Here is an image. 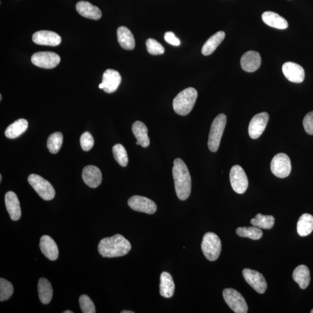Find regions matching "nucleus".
Returning a JSON list of instances; mask_svg holds the SVG:
<instances>
[{
  "label": "nucleus",
  "mask_w": 313,
  "mask_h": 313,
  "mask_svg": "<svg viewBox=\"0 0 313 313\" xmlns=\"http://www.w3.org/2000/svg\"><path fill=\"white\" fill-rule=\"evenodd\" d=\"M173 174L175 191L179 199L185 201L189 197L191 190V179L187 165L181 159L174 161Z\"/></svg>",
  "instance_id": "obj_1"
},
{
  "label": "nucleus",
  "mask_w": 313,
  "mask_h": 313,
  "mask_svg": "<svg viewBox=\"0 0 313 313\" xmlns=\"http://www.w3.org/2000/svg\"><path fill=\"white\" fill-rule=\"evenodd\" d=\"M131 250V244L121 235L102 239L98 245L99 253L103 257H117L125 255Z\"/></svg>",
  "instance_id": "obj_2"
},
{
  "label": "nucleus",
  "mask_w": 313,
  "mask_h": 313,
  "mask_svg": "<svg viewBox=\"0 0 313 313\" xmlns=\"http://www.w3.org/2000/svg\"><path fill=\"white\" fill-rule=\"evenodd\" d=\"M197 96V91L192 87L181 92L174 99L173 108L175 113L182 116L188 115L194 108Z\"/></svg>",
  "instance_id": "obj_3"
},
{
  "label": "nucleus",
  "mask_w": 313,
  "mask_h": 313,
  "mask_svg": "<svg viewBox=\"0 0 313 313\" xmlns=\"http://www.w3.org/2000/svg\"><path fill=\"white\" fill-rule=\"evenodd\" d=\"M201 249L208 260H217L221 252V241L216 234L212 232L206 233L203 237Z\"/></svg>",
  "instance_id": "obj_4"
},
{
  "label": "nucleus",
  "mask_w": 313,
  "mask_h": 313,
  "mask_svg": "<svg viewBox=\"0 0 313 313\" xmlns=\"http://www.w3.org/2000/svg\"><path fill=\"white\" fill-rule=\"evenodd\" d=\"M226 122V116L224 114H220L216 117L212 124L208 141L209 149L212 152H216L218 150Z\"/></svg>",
  "instance_id": "obj_5"
},
{
  "label": "nucleus",
  "mask_w": 313,
  "mask_h": 313,
  "mask_svg": "<svg viewBox=\"0 0 313 313\" xmlns=\"http://www.w3.org/2000/svg\"><path fill=\"white\" fill-rule=\"evenodd\" d=\"M28 182L34 190L44 200L50 201L56 195V191L49 182L36 174H31L28 177Z\"/></svg>",
  "instance_id": "obj_6"
},
{
  "label": "nucleus",
  "mask_w": 313,
  "mask_h": 313,
  "mask_svg": "<svg viewBox=\"0 0 313 313\" xmlns=\"http://www.w3.org/2000/svg\"><path fill=\"white\" fill-rule=\"evenodd\" d=\"M223 298L229 308L236 313H247L248 306L242 295L233 288H226L223 291Z\"/></svg>",
  "instance_id": "obj_7"
},
{
  "label": "nucleus",
  "mask_w": 313,
  "mask_h": 313,
  "mask_svg": "<svg viewBox=\"0 0 313 313\" xmlns=\"http://www.w3.org/2000/svg\"><path fill=\"white\" fill-rule=\"evenodd\" d=\"M270 169L275 176L278 178L288 177L292 169L290 157L285 153L277 154L271 161Z\"/></svg>",
  "instance_id": "obj_8"
},
{
  "label": "nucleus",
  "mask_w": 313,
  "mask_h": 313,
  "mask_svg": "<svg viewBox=\"0 0 313 313\" xmlns=\"http://www.w3.org/2000/svg\"><path fill=\"white\" fill-rule=\"evenodd\" d=\"M230 180L233 190L238 194H244L249 187V180L245 171L239 165H235L230 170Z\"/></svg>",
  "instance_id": "obj_9"
},
{
  "label": "nucleus",
  "mask_w": 313,
  "mask_h": 313,
  "mask_svg": "<svg viewBox=\"0 0 313 313\" xmlns=\"http://www.w3.org/2000/svg\"><path fill=\"white\" fill-rule=\"evenodd\" d=\"M31 61L37 67L51 69L59 64L61 58L53 52H39L33 55Z\"/></svg>",
  "instance_id": "obj_10"
},
{
  "label": "nucleus",
  "mask_w": 313,
  "mask_h": 313,
  "mask_svg": "<svg viewBox=\"0 0 313 313\" xmlns=\"http://www.w3.org/2000/svg\"><path fill=\"white\" fill-rule=\"evenodd\" d=\"M128 204L133 210L152 215L157 211V205L151 199L140 195H134L128 199Z\"/></svg>",
  "instance_id": "obj_11"
},
{
  "label": "nucleus",
  "mask_w": 313,
  "mask_h": 313,
  "mask_svg": "<svg viewBox=\"0 0 313 313\" xmlns=\"http://www.w3.org/2000/svg\"><path fill=\"white\" fill-rule=\"evenodd\" d=\"M243 275L247 283L258 293L263 294L266 292L267 284L262 274L255 270L245 269L243 271Z\"/></svg>",
  "instance_id": "obj_12"
},
{
  "label": "nucleus",
  "mask_w": 313,
  "mask_h": 313,
  "mask_svg": "<svg viewBox=\"0 0 313 313\" xmlns=\"http://www.w3.org/2000/svg\"><path fill=\"white\" fill-rule=\"evenodd\" d=\"M269 119V114L266 112L259 113L253 117L251 120L249 128V135L251 138H259L265 130Z\"/></svg>",
  "instance_id": "obj_13"
},
{
  "label": "nucleus",
  "mask_w": 313,
  "mask_h": 313,
  "mask_svg": "<svg viewBox=\"0 0 313 313\" xmlns=\"http://www.w3.org/2000/svg\"><path fill=\"white\" fill-rule=\"evenodd\" d=\"M121 81L122 77L118 71L108 69L103 73L102 82L99 87L105 92L112 94L118 89Z\"/></svg>",
  "instance_id": "obj_14"
},
{
  "label": "nucleus",
  "mask_w": 313,
  "mask_h": 313,
  "mask_svg": "<svg viewBox=\"0 0 313 313\" xmlns=\"http://www.w3.org/2000/svg\"><path fill=\"white\" fill-rule=\"evenodd\" d=\"M33 42L40 46L56 47L60 45L62 41L61 37L51 31L41 30L33 35Z\"/></svg>",
  "instance_id": "obj_15"
},
{
  "label": "nucleus",
  "mask_w": 313,
  "mask_h": 313,
  "mask_svg": "<svg viewBox=\"0 0 313 313\" xmlns=\"http://www.w3.org/2000/svg\"><path fill=\"white\" fill-rule=\"evenodd\" d=\"M282 70L285 77L292 82L301 83L304 80L305 73L304 68L297 63L288 62L283 65Z\"/></svg>",
  "instance_id": "obj_16"
},
{
  "label": "nucleus",
  "mask_w": 313,
  "mask_h": 313,
  "mask_svg": "<svg viewBox=\"0 0 313 313\" xmlns=\"http://www.w3.org/2000/svg\"><path fill=\"white\" fill-rule=\"evenodd\" d=\"M262 59L257 52L250 51L244 54L241 58L240 63L243 70L252 73L256 71L260 66Z\"/></svg>",
  "instance_id": "obj_17"
},
{
  "label": "nucleus",
  "mask_w": 313,
  "mask_h": 313,
  "mask_svg": "<svg viewBox=\"0 0 313 313\" xmlns=\"http://www.w3.org/2000/svg\"><path fill=\"white\" fill-rule=\"evenodd\" d=\"M82 177L84 183L91 188H98L102 183L101 172L96 166H88L84 167Z\"/></svg>",
  "instance_id": "obj_18"
},
{
  "label": "nucleus",
  "mask_w": 313,
  "mask_h": 313,
  "mask_svg": "<svg viewBox=\"0 0 313 313\" xmlns=\"http://www.w3.org/2000/svg\"><path fill=\"white\" fill-rule=\"evenodd\" d=\"M5 202L10 218L13 221H18L21 217V208L19 199L14 192L10 191L6 192Z\"/></svg>",
  "instance_id": "obj_19"
},
{
  "label": "nucleus",
  "mask_w": 313,
  "mask_h": 313,
  "mask_svg": "<svg viewBox=\"0 0 313 313\" xmlns=\"http://www.w3.org/2000/svg\"><path fill=\"white\" fill-rule=\"evenodd\" d=\"M40 247L44 256L50 260H56L59 256V250L57 244L49 236L41 237Z\"/></svg>",
  "instance_id": "obj_20"
},
{
  "label": "nucleus",
  "mask_w": 313,
  "mask_h": 313,
  "mask_svg": "<svg viewBox=\"0 0 313 313\" xmlns=\"http://www.w3.org/2000/svg\"><path fill=\"white\" fill-rule=\"evenodd\" d=\"M76 10L79 14L86 18L99 20L102 17L101 10L87 1H79L76 4Z\"/></svg>",
  "instance_id": "obj_21"
},
{
  "label": "nucleus",
  "mask_w": 313,
  "mask_h": 313,
  "mask_svg": "<svg viewBox=\"0 0 313 313\" xmlns=\"http://www.w3.org/2000/svg\"><path fill=\"white\" fill-rule=\"evenodd\" d=\"M262 19L264 23L273 28L284 30L288 27L287 20L277 13L264 12L262 15Z\"/></svg>",
  "instance_id": "obj_22"
},
{
  "label": "nucleus",
  "mask_w": 313,
  "mask_h": 313,
  "mask_svg": "<svg viewBox=\"0 0 313 313\" xmlns=\"http://www.w3.org/2000/svg\"><path fill=\"white\" fill-rule=\"evenodd\" d=\"M132 130L137 139V145L146 148L149 146L150 139L147 135L148 129L142 122L139 121L133 124Z\"/></svg>",
  "instance_id": "obj_23"
},
{
  "label": "nucleus",
  "mask_w": 313,
  "mask_h": 313,
  "mask_svg": "<svg viewBox=\"0 0 313 313\" xmlns=\"http://www.w3.org/2000/svg\"><path fill=\"white\" fill-rule=\"evenodd\" d=\"M118 41L123 49L133 50L135 47V41L132 33L125 26L119 27L118 29Z\"/></svg>",
  "instance_id": "obj_24"
},
{
  "label": "nucleus",
  "mask_w": 313,
  "mask_h": 313,
  "mask_svg": "<svg viewBox=\"0 0 313 313\" xmlns=\"http://www.w3.org/2000/svg\"><path fill=\"white\" fill-rule=\"evenodd\" d=\"M292 277L294 280L298 284L299 287L302 290H305L308 287L311 280L309 268L304 264H301L295 268Z\"/></svg>",
  "instance_id": "obj_25"
},
{
  "label": "nucleus",
  "mask_w": 313,
  "mask_h": 313,
  "mask_svg": "<svg viewBox=\"0 0 313 313\" xmlns=\"http://www.w3.org/2000/svg\"><path fill=\"white\" fill-rule=\"evenodd\" d=\"M175 283L170 273L163 272L160 276V294L163 297L170 298L174 295Z\"/></svg>",
  "instance_id": "obj_26"
},
{
  "label": "nucleus",
  "mask_w": 313,
  "mask_h": 313,
  "mask_svg": "<svg viewBox=\"0 0 313 313\" xmlns=\"http://www.w3.org/2000/svg\"><path fill=\"white\" fill-rule=\"evenodd\" d=\"M225 38V33L223 31L215 33L206 41L202 48L201 53L205 56H210L221 44Z\"/></svg>",
  "instance_id": "obj_27"
},
{
  "label": "nucleus",
  "mask_w": 313,
  "mask_h": 313,
  "mask_svg": "<svg viewBox=\"0 0 313 313\" xmlns=\"http://www.w3.org/2000/svg\"><path fill=\"white\" fill-rule=\"evenodd\" d=\"M38 292L41 303L44 305L50 304L53 297V289L50 282L46 278H41L39 280Z\"/></svg>",
  "instance_id": "obj_28"
},
{
  "label": "nucleus",
  "mask_w": 313,
  "mask_h": 313,
  "mask_svg": "<svg viewBox=\"0 0 313 313\" xmlns=\"http://www.w3.org/2000/svg\"><path fill=\"white\" fill-rule=\"evenodd\" d=\"M28 128V122L27 120L20 119L9 125L6 128L5 135L9 139H15L21 135Z\"/></svg>",
  "instance_id": "obj_29"
},
{
  "label": "nucleus",
  "mask_w": 313,
  "mask_h": 313,
  "mask_svg": "<svg viewBox=\"0 0 313 313\" xmlns=\"http://www.w3.org/2000/svg\"><path fill=\"white\" fill-rule=\"evenodd\" d=\"M313 230V216L309 214H303L297 223V232L301 237L309 236Z\"/></svg>",
  "instance_id": "obj_30"
},
{
  "label": "nucleus",
  "mask_w": 313,
  "mask_h": 313,
  "mask_svg": "<svg viewBox=\"0 0 313 313\" xmlns=\"http://www.w3.org/2000/svg\"><path fill=\"white\" fill-rule=\"evenodd\" d=\"M275 222L274 216L263 215L258 214L255 217L251 219L250 223L253 226L263 229H271L273 228Z\"/></svg>",
  "instance_id": "obj_31"
},
{
  "label": "nucleus",
  "mask_w": 313,
  "mask_h": 313,
  "mask_svg": "<svg viewBox=\"0 0 313 313\" xmlns=\"http://www.w3.org/2000/svg\"><path fill=\"white\" fill-rule=\"evenodd\" d=\"M236 234L241 237L257 240L262 238L263 232L257 227H240L236 230Z\"/></svg>",
  "instance_id": "obj_32"
},
{
  "label": "nucleus",
  "mask_w": 313,
  "mask_h": 313,
  "mask_svg": "<svg viewBox=\"0 0 313 313\" xmlns=\"http://www.w3.org/2000/svg\"><path fill=\"white\" fill-rule=\"evenodd\" d=\"M63 135L60 132H54L48 137L47 147L52 154L59 152L63 143Z\"/></svg>",
  "instance_id": "obj_33"
},
{
  "label": "nucleus",
  "mask_w": 313,
  "mask_h": 313,
  "mask_svg": "<svg viewBox=\"0 0 313 313\" xmlns=\"http://www.w3.org/2000/svg\"><path fill=\"white\" fill-rule=\"evenodd\" d=\"M113 154L115 159L120 166L125 167L128 163V157L125 147L121 144H116L113 147Z\"/></svg>",
  "instance_id": "obj_34"
},
{
  "label": "nucleus",
  "mask_w": 313,
  "mask_h": 313,
  "mask_svg": "<svg viewBox=\"0 0 313 313\" xmlns=\"http://www.w3.org/2000/svg\"><path fill=\"white\" fill-rule=\"evenodd\" d=\"M13 293V287L9 281L0 278V301L4 302L8 300Z\"/></svg>",
  "instance_id": "obj_35"
},
{
  "label": "nucleus",
  "mask_w": 313,
  "mask_h": 313,
  "mask_svg": "<svg viewBox=\"0 0 313 313\" xmlns=\"http://www.w3.org/2000/svg\"><path fill=\"white\" fill-rule=\"evenodd\" d=\"M146 47L148 53L153 56H159L163 54L165 52L164 47L157 41L149 39L146 41Z\"/></svg>",
  "instance_id": "obj_36"
},
{
  "label": "nucleus",
  "mask_w": 313,
  "mask_h": 313,
  "mask_svg": "<svg viewBox=\"0 0 313 313\" xmlns=\"http://www.w3.org/2000/svg\"><path fill=\"white\" fill-rule=\"evenodd\" d=\"M80 308L83 313H95L96 309L94 302L88 296L82 295L79 299Z\"/></svg>",
  "instance_id": "obj_37"
},
{
  "label": "nucleus",
  "mask_w": 313,
  "mask_h": 313,
  "mask_svg": "<svg viewBox=\"0 0 313 313\" xmlns=\"http://www.w3.org/2000/svg\"><path fill=\"white\" fill-rule=\"evenodd\" d=\"M80 144L84 151H88L91 150L94 145V139L90 133L85 132L82 133L80 137Z\"/></svg>",
  "instance_id": "obj_38"
},
{
  "label": "nucleus",
  "mask_w": 313,
  "mask_h": 313,
  "mask_svg": "<svg viewBox=\"0 0 313 313\" xmlns=\"http://www.w3.org/2000/svg\"><path fill=\"white\" fill-rule=\"evenodd\" d=\"M305 131L309 135H313V111L308 113L303 121Z\"/></svg>",
  "instance_id": "obj_39"
},
{
  "label": "nucleus",
  "mask_w": 313,
  "mask_h": 313,
  "mask_svg": "<svg viewBox=\"0 0 313 313\" xmlns=\"http://www.w3.org/2000/svg\"><path fill=\"white\" fill-rule=\"evenodd\" d=\"M164 39L167 43L174 46H179L181 44L180 40L172 32H168L165 34Z\"/></svg>",
  "instance_id": "obj_40"
},
{
  "label": "nucleus",
  "mask_w": 313,
  "mask_h": 313,
  "mask_svg": "<svg viewBox=\"0 0 313 313\" xmlns=\"http://www.w3.org/2000/svg\"><path fill=\"white\" fill-rule=\"evenodd\" d=\"M121 313H134V312L132 311H123L121 312Z\"/></svg>",
  "instance_id": "obj_41"
},
{
  "label": "nucleus",
  "mask_w": 313,
  "mask_h": 313,
  "mask_svg": "<svg viewBox=\"0 0 313 313\" xmlns=\"http://www.w3.org/2000/svg\"><path fill=\"white\" fill-rule=\"evenodd\" d=\"M63 313H73V312L70 311H66L63 312Z\"/></svg>",
  "instance_id": "obj_42"
},
{
  "label": "nucleus",
  "mask_w": 313,
  "mask_h": 313,
  "mask_svg": "<svg viewBox=\"0 0 313 313\" xmlns=\"http://www.w3.org/2000/svg\"><path fill=\"white\" fill-rule=\"evenodd\" d=\"M2 181V175H0V182Z\"/></svg>",
  "instance_id": "obj_43"
},
{
  "label": "nucleus",
  "mask_w": 313,
  "mask_h": 313,
  "mask_svg": "<svg viewBox=\"0 0 313 313\" xmlns=\"http://www.w3.org/2000/svg\"><path fill=\"white\" fill-rule=\"evenodd\" d=\"M2 100V95H0V101H1Z\"/></svg>",
  "instance_id": "obj_44"
},
{
  "label": "nucleus",
  "mask_w": 313,
  "mask_h": 313,
  "mask_svg": "<svg viewBox=\"0 0 313 313\" xmlns=\"http://www.w3.org/2000/svg\"><path fill=\"white\" fill-rule=\"evenodd\" d=\"M311 313H313V310H312V311H311Z\"/></svg>",
  "instance_id": "obj_45"
}]
</instances>
